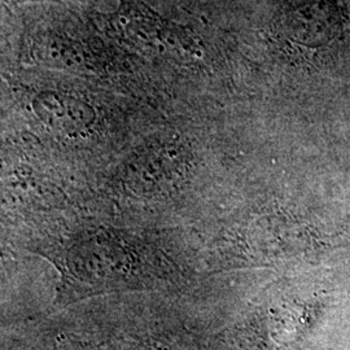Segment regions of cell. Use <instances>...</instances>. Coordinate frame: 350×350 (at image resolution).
Wrapping results in <instances>:
<instances>
[{
    "mask_svg": "<svg viewBox=\"0 0 350 350\" xmlns=\"http://www.w3.org/2000/svg\"><path fill=\"white\" fill-rule=\"evenodd\" d=\"M12 1H39V0H12Z\"/></svg>",
    "mask_w": 350,
    "mask_h": 350,
    "instance_id": "6da1fadb",
    "label": "cell"
}]
</instances>
